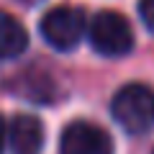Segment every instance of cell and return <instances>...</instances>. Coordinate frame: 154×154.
<instances>
[{
    "instance_id": "1",
    "label": "cell",
    "mask_w": 154,
    "mask_h": 154,
    "mask_svg": "<svg viewBox=\"0 0 154 154\" xmlns=\"http://www.w3.org/2000/svg\"><path fill=\"white\" fill-rule=\"evenodd\" d=\"M116 123L128 134H146L154 128V90L141 82L123 85L110 103Z\"/></svg>"
},
{
    "instance_id": "2",
    "label": "cell",
    "mask_w": 154,
    "mask_h": 154,
    "mask_svg": "<svg viewBox=\"0 0 154 154\" xmlns=\"http://www.w3.org/2000/svg\"><path fill=\"white\" fill-rule=\"evenodd\" d=\"M90 44L103 57H123L134 49V31L131 23L116 11H103L88 26Z\"/></svg>"
},
{
    "instance_id": "3",
    "label": "cell",
    "mask_w": 154,
    "mask_h": 154,
    "mask_svg": "<svg viewBox=\"0 0 154 154\" xmlns=\"http://www.w3.org/2000/svg\"><path fill=\"white\" fill-rule=\"evenodd\" d=\"M85 13L80 8L72 5H59L51 8L44 18H41V36L49 46H54L57 51H69L75 49L85 36Z\"/></svg>"
},
{
    "instance_id": "4",
    "label": "cell",
    "mask_w": 154,
    "mask_h": 154,
    "mask_svg": "<svg viewBox=\"0 0 154 154\" xmlns=\"http://www.w3.org/2000/svg\"><path fill=\"white\" fill-rule=\"evenodd\" d=\"M59 154H113V141L90 121H72L62 131Z\"/></svg>"
},
{
    "instance_id": "5",
    "label": "cell",
    "mask_w": 154,
    "mask_h": 154,
    "mask_svg": "<svg viewBox=\"0 0 154 154\" xmlns=\"http://www.w3.org/2000/svg\"><path fill=\"white\" fill-rule=\"evenodd\" d=\"M8 139H11L13 154H41L44 146V126L36 116H16L8 128Z\"/></svg>"
},
{
    "instance_id": "6",
    "label": "cell",
    "mask_w": 154,
    "mask_h": 154,
    "mask_svg": "<svg viewBox=\"0 0 154 154\" xmlns=\"http://www.w3.org/2000/svg\"><path fill=\"white\" fill-rule=\"evenodd\" d=\"M28 33L18 18L0 11V59H16L26 51Z\"/></svg>"
},
{
    "instance_id": "7",
    "label": "cell",
    "mask_w": 154,
    "mask_h": 154,
    "mask_svg": "<svg viewBox=\"0 0 154 154\" xmlns=\"http://www.w3.org/2000/svg\"><path fill=\"white\" fill-rule=\"evenodd\" d=\"M139 16H141L144 26L154 33V0H139Z\"/></svg>"
},
{
    "instance_id": "8",
    "label": "cell",
    "mask_w": 154,
    "mask_h": 154,
    "mask_svg": "<svg viewBox=\"0 0 154 154\" xmlns=\"http://www.w3.org/2000/svg\"><path fill=\"white\" fill-rule=\"evenodd\" d=\"M5 136H8V126H5V121L0 118V154H3V146H5Z\"/></svg>"
},
{
    "instance_id": "9",
    "label": "cell",
    "mask_w": 154,
    "mask_h": 154,
    "mask_svg": "<svg viewBox=\"0 0 154 154\" xmlns=\"http://www.w3.org/2000/svg\"><path fill=\"white\" fill-rule=\"evenodd\" d=\"M26 3H33V0H26Z\"/></svg>"
}]
</instances>
